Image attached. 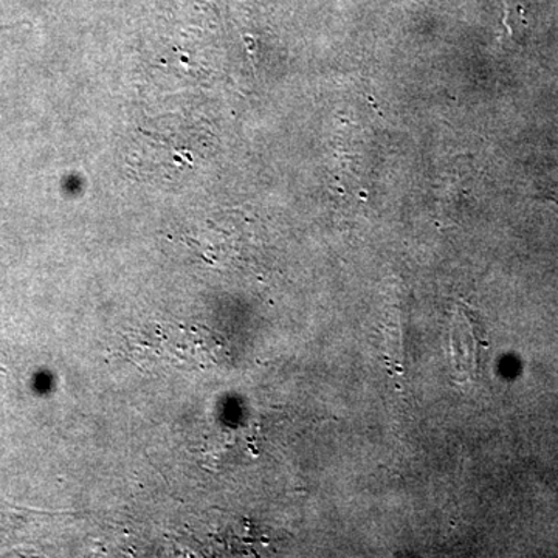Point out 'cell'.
<instances>
[{
	"label": "cell",
	"mask_w": 558,
	"mask_h": 558,
	"mask_svg": "<svg viewBox=\"0 0 558 558\" xmlns=\"http://www.w3.org/2000/svg\"><path fill=\"white\" fill-rule=\"evenodd\" d=\"M488 348L483 323L469 307L459 304L457 317L451 325V357L459 374L476 379L483 373Z\"/></svg>",
	"instance_id": "6da1fadb"
}]
</instances>
